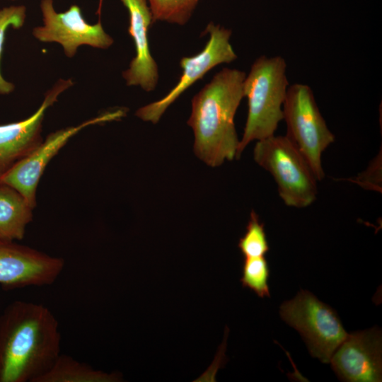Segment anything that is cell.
<instances>
[{
	"label": "cell",
	"instance_id": "1",
	"mask_svg": "<svg viewBox=\"0 0 382 382\" xmlns=\"http://www.w3.org/2000/svg\"><path fill=\"white\" fill-rule=\"evenodd\" d=\"M59 322L42 304L16 300L0 315V382H37L60 353Z\"/></svg>",
	"mask_w": 382,
	"mask_h": 382
},
{
	"label": "cell",
	"instance_id": "2",
	"mask_svg": "<svg viewBox=\"0 0 382 382\" xmlns=\"http://www.w3.org/2000/svg\"><path fill=\"white\" fill-rule=\"evenodd\" d=\"M245 73L224 68L192 98L187 125L195 134L194 150L215 167L236 157L239 145L234 117L243 95Z\"/></svg>",
	"mask_w": 382,
	"mask_h": 382
},
{
	"label": "cell",
	"instance_id": "3",
	"mask_svg": "<svg viewBox=\"0 0 382 382\" xmlns=\"http://www.w3.org/2000/svg\"><path fill=\"white\" fill-rule=\"evenodd\" d=\"M286 63L281 56L262 55L255 60L243 82V95L248 100V116L236 158L253 141L274 134L283 120L282 106L289 81Z\"/></svg>",
	"mask_w": 382,
	"mask_h": 382
},
{
	"label": "cell",
	"instance_id": "4",
	"mask_svg": "<svg viewBox=\"0 0 382 382\" xmlns=\"http://www.w3.org/2000/svg\"><path fill=\"white\" fill-rule=\"evenodd\" d=\"M253 158L272 175L285 204L305 208L316 200L318 180L303 156L286 136L274 134L257 141Z\"/></svg>",
	"mask_w": 382,
	"mask_h": 382
},
{
	"label": "cell",
	"instance_id": "5",
	"mask_svg": "<svg viewBox=\"0 0 382 382\" xmlns=\"http://www.w3.org/2000/svg\"><path fill=\"white\" fill-rule=\"evenodd\" d=\"M286 125L285 135L303 156L318 181L325 176L322 154L335 141V136L322 116L312 89L296 83L288 87L282 106Z\"/></svg>",
	"mask_w": 382,
	"mask_h": 382
},
{
	"label": "cell",
	"instance_id": "6",
	"mask_svg": "<svg viewBox=\"0 0 382 382\" xmlns=\"http://www.w3.org/2000/svg\"><path fill=\"white\" fill-rule=\"evenodd\" d=\"M282 319L296 330L313 357L330 363L332 355L347 336L337 312L307 290L284 301L279 308Z\"/></svg>",
	"mask_w": 382,
	"mask_h": 382
},
{
	"label": "cell",
	"instance_id": "7",
	"mask_svg": "<svg viewBox=\"0 0 382 382\" xmlns=\"http://www.w3.org/2000/svg\"><path fill=\"white\" fill-rule=\"evenodd\" d=\"M204 32L209 33V38L204 49L194 56L180 59L183 73L177 84L161 99L138 109L136 115L139 118L157 123L166 109L195 82L217 65L236 59L229 41L231 30L210 22Z\"/></svg>",
	"mask_w": 382,
	"mask_h": 382
},
{
	"label": "cell",
	"instance_id": "8",
	"mask_svg": "<svg viewBox=\"0 0 382 382\" xmlns=\"http://www.w3.org/2000/svg\"><path fill=\"white\" fill-rule=\"evenodd\" d=\"M124 114L122 110L108 112L77 126L68 127L50 134L33 151L0 177V185H7L16 190L34 209L37 204V188L47 166L69 139L85 127L117 120Z\"/></svg>",
	"mask_w": 382,
	"mask_h": 382
},
{
	"label": "cell",
	"instance_id": "9",
	"mask_svg": "<svg viewBox=\"0 0 382 382\" xmlns=\"http://www.w3.org/2000/svg\"><path fill=\"white\" fill-rule=\"evenodd\" d=\"M40 10L43 25L33 30V36L42 42L60 44L68 57H73L81 45L108 49L113 44L112 37L104 30L101 21L93 25L88 23L78 5L58 13L53 0H42Z\"/></svg>",
	"mask_w": 382,
	"mask_h": 382
},
{
	"label": "cell",
	"instance_id": "10",
	"mask_svg": "<svg viewBox=\"0 0 382 382\" xmlns=\"http://www.w3.org/2000/svg\"><path fill=\"white\" fill-rule=\"evenodd\" d=\"M64 260L13 241L0 239V284L6 289L53 284Z\"/></svg>",
	"mask_w": 382,
	"mask_h": 382
},
{
	"label": "cell",
	"instance_id": "11",
	"mask_svg": "<svg viewBox=\"0 0 382 382\" xmlns=\"http://www.w3.org/2000/svg\"><path fill=\"white\" fill-rule=\"evenodd\" d=\"M330 363L342 381H381V330L374 327L348 334L332 355Z\"/></svg>",
	"mask_w": 382,
	"mask_h": 382
},
{
	"label": "cell",
	"instance_id": "12",
	"mask_svg": "<svg viewBox=\"0 0 382 382\" xmlns=\"http://www.w3.org/2000/svg\"><path fill=\"white\" fill-rule=\"evenodd\" d=\"M72 85L71 79H59L47 92L43 102L32 115L19 122L0 125V177L42 141L41 131L46 110Z\"/></svg>",
	"mask_w": 382,
	"mask_h": 382
},
{
	"label": "cell",
	"instance_id": "13",
	"mask_svg": "<svg viewBox=\"0 0 382 382\" xmlns=\"http://www.w3.org/2000/svg\"><path fill=\"white\" fill-rule=\"evenodd\" d=\"M129 13L128 33L133 39L136 55L122 72L127 86H139L146 91L155 89L158 69L149 45L148 32L154 23L146 0H121Z\"/></svg>",
	"mask_w": 382,
	"mask_h": 382
},
{
	"label": "cell",
	"instance_id": "14",
	"mask_svg": "<svg viewBox=\"0 0 382 382\" xmlns=\"http://www.w3.org/2000/svg\"><path fill=\"white\" fill-rule=\"evenodd\" d=\"M33 208L12 187L0 185V239L20 241L32 221Z\"/></svg>",
	"mask_w": 382,
	"mask_h": 382
},
{
	"label": "cell",
	"instance_id": "15",
	"mask_svg": "<svg viewBox=\"0 0 382 382\" xmlns=\"http://www.w3.org/2000/svg\"><path fill=\"white\" fill-rule=\"evenodd\" d=\"M117 374H106L72 357L60 354L37 382H108L118 381Z\"/></svg>",
	"mask_w": 382,
	"mask_h": 382
},
{
	"label": "cell",
	"instance_id": "16",
	"mask_svg": "<svg viewBox=\"0 0 382 382\" xmlns=\"http://www.w3.org/2000/svg\"><path fill=\"white\" fill-rule=\"evenodd\" d=\"M153 21L183 25L190 19L201 0H146Z\"/></svg>",
	"mask_w": 382,
	"mask_h": 382
},
{
	"label": "cell",
	"instance_id": "17",
	"mask_svg": "<svg viewBox=\"0 0 382 382\" xmlns=\"http://www.w3.org/2000/svg\"><path fill=\"white\" fill-rule=\"evenodd\" d=\"M269 277V265L264 256L245 257L240 279L243 287L250 289L260 298L270 297Z\"/></svg>",
	"mask_w": 382,
	"mask_h": 382
},
{
	"label": "cell",
	"instance_id": "18",
	"mask_svg": "<svg viewBox=\"0 0 382 382\" xmlns=\"http://www.w3.org/2000/svg\"><path fill=\"white\" fill-rule=\"evenodd\" d=\"M238 247L244 257L264 256L270 250L264 224L252 211L246 231L238 241Z\"/></svg>",
	"mask_w": 382,
	"mask_h": 382
},
{
	"label": "cell",
	"instance_id": "19",
	"mask_svg": "<svg viewBox=\"0 0 382 382\" xmlns=\"http://www.w3.org/2000/svg\"><path fill=\"white\" fill-rule=\"evenodd\" d=\"M26 8L24 6H11L0 10V59L3 52L5 33L9 27L21 28L25 21ZM14 89V85L4 79L0 72V94H8Z\"/></svg>",
	"mask_w": 382,
	"mask_h": 382
},
{
	"label": "cell",
	"instance_id": "20",
	"mask_svg": "<svg viewBox=\"0 0 382 382\" xmlns=\"http://www.w3.org/2000/svg\"><path fill=\"white\" fill-rule=\"evenodd\" d=\"M103 1V0H99V3H98V8L96 14H98L99 16L100 15V13H101Z\"/></svg>",
	"mask_w": 382,
	"mask_h": 382
},
{
	"label": "cell",
	"instance_id": "21",
	"mask_svg": "<svg viewBox=\"0 0 382 382\" xmlns=\"http://www.w3.org/2000/svg\"><path fill=\"white\" fill-rule=\"evenodd\" d=\"M11 1H14V0H11Z\"/></svg>",
	"mask_w": 382,
	"mask_h": 382
}]
</instances>
